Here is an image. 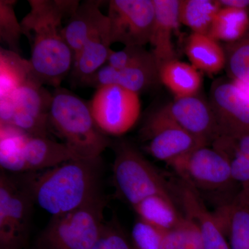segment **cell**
Instances as JSON below:
<instances>
[{
    "mask_svg": "<svg viewBox=\"0 0 249 249\" xmlns=\"http://www.w3.org/2000/svg\"><path fill=\"white\" fill-rule=\"evenodd\" d=\"M31 11L21 21L29 41L33 71L43 85L60 88L71 72L73 53L65 40L62 21L74 14L78 0H29Z\"/></svg>",
    "mask_w": 249,
    "mask_h": 249,
    "instance_id": "obj_1",
    "label": "cell"
},
{
    "mask_svg": "<svg viewBox=\"0 0 249 249\" xmlns=\"http://www.w3.org/2000/svg\"><path fill=\"white\" fill-rule=\"evenodd\" d=\"M100 158L73 159L49 169L25 174L23 183L34 204L54 216L71 212L100 196Z\"/></svg>",
    "mask_w": 249,
    "mask_h": 249,
    "instance_id": "obj_2",
    "label": "cell"
},
{
    "mask_svg": "<svg viewBox=\"0 0 249 249\" xmlns=\"http://www.w3.org/2000/svg\"><path fill=\"white\" fill-rule=\"evenodd\" d=\"M49 111L50 127L65 140L78 159L97 160L110 145L95 122L89 103L70 90L56 88Z\"/></svg>",
    "mask_w": 249,
    "mask_h": 249,
    "instance_id": "obj_3",
    "label": "cell"
},
{
    "mask_svg": "<svg viewBox=\"0 0 249 249\" xmlns=\"http://www.w3.org/2000/svg\"><path fill=\"white\" fill-rule=\"evenodd\" d=\"M78 159L65 142L32 137L11 125H0V165L6 173H32Z\"/></svg>",
    "mask_w": 249,
    "mask_h": 249,
    "instance_id": "obj_4",
    "label": "cell"
},
{
    "mask_svg": "<svg viewBox=\"0 0 249 249\" xmlns=\"http://www.w3.org/2000/svg\"><path fill=\"white\" fill-rule=\"evenodd\" d=\"M104 199L99 196L79 209L52 217L35 249H92L104 227Z\"/></svg>",
    "mask_w": 249,
    "mask_h": 249,
    "instance_id": "obj_5",
    "label": "cell"
},
{
    "mask_svg": "<svg viewBox=\"0 0 249 249\" xmlns=\"http://www.w3.org/2000/svg\"><path fill=\"white\" fill-rule=\"evenodd\" d=\"M115 153L113 175L116 188L132 208L148 196H171L164 178L133 145L119 142Z\"/></svg>",
    "mask_w": 249,
    "mask_h": 249,
    "instance_id": "obj_6",
    "label": "cell"
},
{
    "mask_svg": "<svg viewBox=\"0 0 249 249\" xmlns=\"http://www.w3.org/2000/svg\"><path fill=\"white\" fill-rule=\"evenodd\" d=\"M34 204L22 180L4 170L0 176V249H24Z\"/></svg>",
    "mask_w": 249,
    "mask_h": 249,
    "instance_id": "obj_7",
    "label": "cell"
},
{
    "mask_svg": "<svg viewBox=\"0 0 249 249\" xmlns=\"http://www.w3.org/2000/svg\"><path fill=\"white\" fill-rule=\"evenodd\" d=\"M169 165L181 181L196 191H225L234 183L229 160L210 145L196 147Z\"/></svg>",
    "mask_w": 249,
    "mask_h": 249,
    "instance_id": "obj_8",
    "label": "cell"
},
{
    "mask_svg": "<svg viewBox=\"0 0 249 249\" xmlns=\"http://www.w3.org/2000/svg\"><path fill=\"white\" fill-rule=\"evenodd\" d=\"M89 106L95 122L107 135L125 134L134 127L141 113L138 93L117 85L96 89Z\"/></svg>",
    "mask_w": 249,
    "mask_h": 249,
    "instance_id": "obj_9",
    "label": "cell"
},
{
    "mask_svg": "<svg viewBox=\"0 0 249 249\" xmlns=\"http://www.w3.org/2000/svg\"><path fill=\"white\" fill-rule=\"evenodd\" d=\"M107 16L111 45L144 47L150 42L155 18L153 0H111Z\"/></svg>",
    "mask_w": 249,
    "mask_h": 249,
    "instance_id": "obj_10",
    "label": "cell"
},
{
    "mask_svg": "<svg viewBox=\"0 0 249 249\" xmlns=\"http://www.w3.org/2000/svg\"><path fill=\"white\" fill-rule=\"evenodd\" d=\"M142 137L147 142L148 154L168 165L196 147L205 146L174 120L165 107L149 116Z\"/></svg>",
    "mask_w": 249,
    "mask_h": 249,
    "instance_id": "obj_11",
    "label": "cell"
},
{
    "mask_svg": "<svg viewBox=\"0 0 249 249\" xmlns=\"http://www.w3.org/2000/svg\"><path fill=\"white\" fill-rule=\"evenodd\" d=\"M209 102L217 123L218 137L249 133V95L240 87L218 80L211 86Z\"/></svg>",
    "mask_w": 249,
    "mask_h": 249,
    "instance_id": "obj_12",
    "label": "cell"
},
{
    "mask_svg": "<svg viewBox=\"0 0 249 249\" xmlns=\"http://www.w3.org/2000/svg\"><path fill=\"white\" fill-rule=\"evenodd\" d=\"M165 107L174 120L201 145H212L217 138V123L210 103L197 94L175 98Z\"/></svg>",
    "mask_w": 249,
    "mask_h": 249,
    "instance_id": "obj_13",
    "label": "cell"
},
{
    "mask_svg": "<svg viewBox=\"0 0 249 249\" xmlns=\"http://www.w3.org/2000/svg\"><path fill=\"white\" fill-rule=\"evenodd\" d=\"M178 194L186 215L199 227L203 249H231L217 214L206 208L197 191L181 181Z\"/></svg>",
    "mask_w": 249,
    "mask_h": 249,
    "instance_id": "obj_14",
    "label": "cell"
},
{
    "mask_svg": "<svg viewBox=\"0 0 249 249\" xmlns=\"http://www.w3.org/2000/svg\"><path fill=\"white\" fill-rule=\"evenodd\" d=\"M180 0H153L155 18L150 42L151 53L159 69L165 62L175 60L173 34L178 24Z\"/></svg>",
    "mask_w": 249,
    "mask_h": 249,
    "instance_id": "obj_15",
    "label": "cell"
},
{
    "mask_svg": "<svg viewBox=\"0 0 249 249\" xmlns=\"http://www.w3.org/2000/svg\"><path fill=\"white\" fill-rule=\"evenodd\" d=\"M159 82V67L156 65L116 70L106 65L79 85L96 89L106 85H117L139 94L156 86Z\"/></svg>",
    "mask_w": 249,
    "mask_h": 249,
    "instance_id": "obj_16",
    "label": "cell"
},
{
    "mask_svg": "<svg viewBox=\"0 0 249 249\" xmlns=\"http://www.w3.org/2000/svg\"><path fill=\"white\" fill-rule=\"evenodd\" d=\"M101 1L86 0L80 3L62 31L73 58L90 37L109 31V20L100 10Z\"/></svg>",
    "mask_w": 249,
    "mask_h": 249,
    "instance_id": "obj_17",
    "label": "cell"
},
{
    "mask_svg": "<svg viewBox=\"0 0 249 249\" xmlns=\"http://www.w3.org/2000/svg\"><path fill=\"white\" fill-rule=\"evenodd\" d=\"M231 249H249V202L239 194L215 211Z\"/></svg>",
    "mask_w": 249,
    "mask_h": 249,
    "instance_id": "obj_18",
    "label": "cell"
},
{
    "mask_svg": "<svg viewBox=\"0 0 249 249\" xmlns=\"http://www.w3.org/2000/svg\"><path fill=\"white\" fill-rule=\"evenodd\" d=\"M109 40V31L90 37L73 58L71 75L78 84L96 73L107 64L112 52Z\"/></svg>",
    "mask_w": 249,
    "mask_h": 249,
    "instance_id": "obj_19",
    "label": "cell"
},
{
    "mask_svg": "<svg viewBox=\"0 0 249 249\" xmlns=\"http://www.w3.org/2000/svg\"><path fill=\"white\" fill-rule=\"evenodd\" d=\"M43 85L34 73L23 83L9 98L14 103L15 112L18 111L49 123L53 96Z\"/></svg>",
    "mask_w": 249,
    "mask_h": 249,
    "instance_id": "obj_20",
    "label": "cell"
},
{
    "mask_svg": "<svg viewBox=\"0 0 249 249\" xmlns=\"http://www.w3.org/2000/svg\"><path fill=\"white\" fill-rule=\"evenodd\" d=\"M186 53L193 66L206 73H218L226 66L223 46L206 34L193 33L187 40Z\"/></svg>",
    "mask_w": 249,
    "mask_h": 249,
    "instance_id": "obj_21",
    "label": "cell"
},
{
    "mask_svg": "<svg viewBox=\"0 0 249 249\" xmlns=\"http://www.w3.org/2000/svg\"><path fill=\"white\" fill-rule=\"evenodd\" d=\"M160 82L173 93L175 98L197 94L201 87V76L192 65L175 59L159 69Z\"/></svg>",
    "mask_w": 249,
    "mask_h": 249,
    "instance_id": "obj_22",
    "label": "cell"
},
{
    "mask_svg": "<svg viewBox=\"0 0 249 249\" xmlns=\"http://www.w3.org/2000/svg\"><path fill=\"white\" fill-rule=\"evenodd\" d=\"M133 209L139 218L163 232L176 227L184 217L178 213L171 196H148Z\"/></svg>",
    "mask_w": 249,
    "mask_h": 249,
    "instance_id": "obj_23",
    "label": "cell"
},
{
    "mask_svg": "<svg viewBox=\"0 0 249 249\" xmlns=\"http://www.w3.org/2000/svg\"><path fill=\"white\" fill-rule=\"evenodd\" d=\"M212 147L222 154L230 164L234 182L242 191L249 189V133L238 137H219Z\"/></svg>",
    "mask_w": 249,
    "mask_h": 249,
    "instance_id": "obj_24",
    "label": "cell"
},
{
    "mask_svg": "<svg viewBox=\"0 0 249 249\" xmlns=\"http://www.w3.org/2000/svg\"><path fill=\"white\" fill-rule=\"evenodd\" d=\"M29 60L9 49H0V99L9 98L34 74Z\"/></svg>",
    "mask_w": 249,
    "mask_h": 249,
    "instance_id": "obj_25",
    "label": "cell"
},
{
    "mask_svg": "<svg viewBox=\"0 0 249 249\" xmlns=\"http://www.w3.org/2000/svg\"><path fill=\"white\" fill-rule=\"evenodd\" d=\"M221 8L219 0H180L178 21L193 33L208 35L214 16Z\"/></svg>",
    "mask_w": 249,
    "mask_h": 249,
    "instance_id": "obj_26",
    "label": "cell"
},
{
    "mask_svg": "<svg viewBox=\"0 0 249 249\" xmlns=\"http://www.w3.org/2000/svg\"><path fill=\"white\" fill-rule=\"evenodd\" d=\"M249 28L247 10L222 6L214 16L208 35L214 40L228 43L238 40Z\"/></svg>",
    "mask_w": 249,
    "mask_h": 249,
    "instance_id": "obj_27",
    "label": "cell"
},
{
    "mask_svg": "<svg viewBox=\"0 0 249 249\" xmlns=\"http://www.w3.org/2000/svg\"><path fill=\"white\" fill-rule=\"evenodd\" d=\"M223 48L228 74L249 88V28L240 38L226 43Z\"/></svg>",
    "mask_w": 249,
    "mask_h": 249,
    "instance_id": "obj_28",
    "label": "cell"
},
{
    "mask_svg": "<svg viewBox=\"0 0 249 249\" xmlns=\"http://www.w3.org/2000/svg\"><path fill=\"white\" fill-rule=\"evenodd\" d=\"M160 249H203L197 224L185 215L176 227L164 232Z\"/></svg>",
    "mask_w": 249,
    "mask_h": 249,
    "instance_id": "obj_29",
    "label": "cell"
},
{
    "mask_svg": "<svg viewBox=\"0 0 249 249\" xmlns=\"http://www.w3.org/2000/svg\"><path fill=\"white\" fill-rule=\"evenodd\" d=\"M16 2V0H0V40L9 47V50L19 54L23 32L15 12Z\"/></svg>",
    "mask_w": 249,
    "mask_h": 249,
    "instance_id": "obj_30",
    "label": "cell"
},
{
    "mask_svg": "<svg viewBox=\"0 0 249 249\" xmlns=\"http://www.w3.org/2000/svg\"><path fill=\"white\" fill-rule=\"evenodd\" d=\"M106 65L116 70L133 67L157 66L151 52L144 47H124L121 51H112Z\"/></svg>",
    "mask_w": 249,
    "mask_h": 249,
    "instance_id": "obj_31",
    "label": "cell"
},
{
    "mask_svg": "<svg viewBox=\"0 0 249 249\" xmlns=\"http://www.w3.org/2000/svg\"><path fill=\"white\" fill-rule=\"evenodd\" d=\"M163 233L138 217L132 227L130 240L134 249H160Z\"/></svg>",
    "mask_w": 249,
    "mask_h": 249,
    "instance_id": "obj_32",
    "label": "cell"
},
{
    "mask_svg": "<svg viewBox=\"0 0 249 249\" xmlns=\"http://www.w3.org/2000/svg\"><path fill=\"white\" fill-rule=\"evenodd\" d=\"M91 249H134L130 239L114 223L105 224L103 231Z\"/></svg>",
    "mask_w": 249,
    "mask_h": 249,
    "instance_id": "obj_33",
    "label": "cell"
},
{
    "mask_svg": "<svg viewBox=\"0 0 249 249\" xmlns=\"http://www.w3.org/2000/svg\"><path fill=\"white\" fill-rule=\"evenodd\" d=\"M223 7L234 8L242 10L249 9V0H219Z\"/></svg>",
    "mask_w": 249,
    "mask_h": 249,
    "instance_id": "obj_34",
    "label": "cell"
},
{
    "mask_svg": "<svg viewBox=\"0 0 249 249\" xmlns=\"http://www.w3.org/2000/svg\"><path fill=\"white\" fill-rule=\"evenodd\" d=\"M240 194L245 196L249 202V189L247 190V191H241Z\"/></svg>",
    "mask_w": 249,
    "mask_h": 249,
    "instance_id": "obj_35",
    "label": "cell"
}]
</instances>
